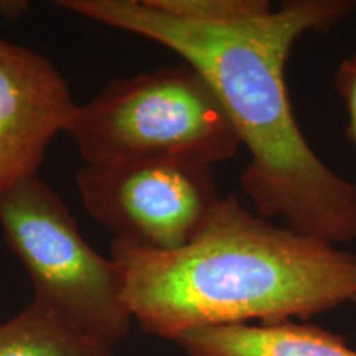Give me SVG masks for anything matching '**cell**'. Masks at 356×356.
Returning a JSON list of instances; mask_svg holds the SVG:
<instances>
[{"label": "cell", "instance_id": "cell-7", "mask_svg": "<svg viewBox=\"0 0 356 356\" xmlns=\"http://www.w3.org/2000/svg\"><path fill=\"white\" fill-rule=\"evenodd\" d=\"M173 341L190 356H356L343 337L292 320L195 328Z\"/></svg>", "mask_w": 356, "mask_h": 356}, {"label": "cell", "instance_id": "cell-10", "mask_svg": "<svg viewBox=\"0 0 356 356\" xmlns=\"http://www.w3.org/2000/svg\"><path fill=\"white\" fill-rule=\"evenodd\" d=\"M333 86L343 99L348 111V137L356 145V55L346 58L338 66Z\"/></svg>", "mask_w": 356, "mask_h": 356}, {"label": "cell", "instance_id": "cell-4", "mask_svg": "<svg viewBox=\"0 0 356 356\" xmlns=\"http://www.w3.org/2000/svg\"><path fill=\"white\" fill-rule=\"evenodd\" d=\"M0 226L35 297L78 330L113 346L132 325L119 267L83 238L66 203L33 175L0 193Z\"/></svg>", "mask_w": 356, "mask_h": 356}, {"label": "cell", "instance_id": "cell-12", "mask_svg": "<svg viewBox=\"0 0 356 356\" xmlns=\"http://www.w3.org/2000/svg\"><path fill=\"white\" fill-rule=\"evenodd\" d=\"M355 55H356V51H355Z\"/></svg>", "mask_w": 356, "mask_h": 356}, {"label": "cell", "instance_id": "cell-6", "mask_svg": "<svg viewBox=\"0 0 356 356\" xmlns=\"http://www.w3.org/2000/svg\"><path fill=\"white\" fill-rule=\"evenodd\" d=\"M79 106L48 58L0 38V193L38 175L48 145Z\"/></svg>", "mask_w": 356, "mask_h": 356}, {"label": "cell", "instance_id": "cell-2", "mask_svg": "<svg viewBox=\"0 0 356 356\" xmlns=\"http://www.w3.org/2000/svg\"><path fill=\"white\" fill-rule=\"evenodd\" d=\"M122 297L150 335L310 318L356 302V254L274 225L238 197L220 198L198 233L173 251L113 241Z\"/></svg>", "mask_w": 356, "mask_h": 356}, {"label": "cell", "instance_id": "cell-11", "mask_svg": "<svg viewBox=\"0 0 356 356\" xmlns=\"http://www.w3.org/2000/svg\"><path fill=\"white\" fill-rule=\"evenodd\" d=\"M29 10V2L24 0H0V20L15 22Z\"/></svg>", "mask_w": 356, "mask_h": 356}, {"label": "cell", "instance_id": "cell-8", "mask_svg": "<svg viewBox=\"0 0 356 356\" xmlns=\"http://www.w3.org/2000/svg\"><path fill=\"white\" fill-rule=\"evenodd\" d=\"M0 356H113V346L78 330L33 299L0 325Z\"/></svg>", "mask_w": 356, "mask_h": 356}, {"label": "cell", "instance_id": "cell-3", "mask_svg": "<svg viewBox=\"0 0 356 356\" xmlns=\"http://www.w3.org/2000/svg\"><path fill=\"white\" fill-rule=\"evenodd\" d=\"M86 163L170 159L215 167L241 147L220 97L181 63L111 81L68 129Z\"/></svg>", "mask_w": 356, "mask_h": 356}, {"label": "cell", "instance_id": "cell-1", "mask_svg": "<svg viewBox=\"0 0 356 356\" xmlns=\"http://www.w3.org/2000/svg\"><path fill=\"white\" fill-rule=\"evenodd\" d=\"M97 24L145 37L175 51L210 83L249 152L241 185L257 215L323 241L356 239V185L332 170L297 122L286 84L292 47L325 33L356 10L353 0H291L261 19L198 24L150 0L58 2Z\"/></svg>", "mask_w": 356, "mask_h": 356}, {"label": "cell", "instance_id": "cell-9", "mask_svg": "<svg viewBox=\"0 0 356 356\" xmlns=\"http://www.w3.org/2000/svg\"><path fill=\"white\" fill-rule=\"evenodd\" d=\"M160 10L210 25L256 20L274 10L267 0H150Z\"/></svg>", "mask_w": 356, "mask_h": 356}, {"label": "cell", "instance_id": "cell-5", "mask_svg": "<svg viewBox=\"0 0 356 356\" xmlns=\"http://www.w3.org/2000/svg\"><path fill=\"white\" fill-rule=\"evenodd\" d=\"M76 185L114 241L149 251L185 246L220 200L213 167L170 159L86 163Z\"/></svg>", "mask_w": 356, "mask_h": 356}]
</instances>
